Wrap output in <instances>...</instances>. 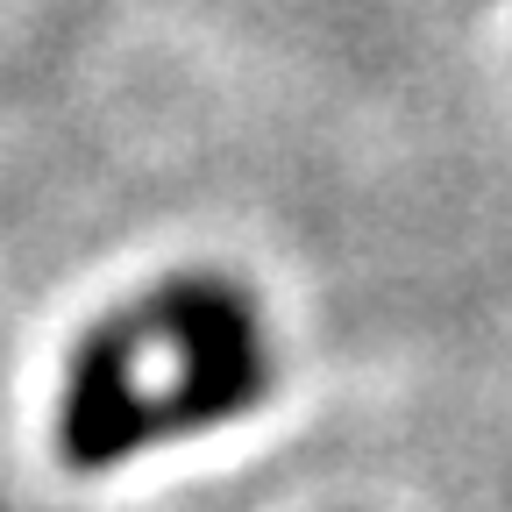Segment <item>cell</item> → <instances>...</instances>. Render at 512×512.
<instances>
[{
  "instance_id": "obj_1",
  "label": "cell",
  "mask_w": 512,
  "mask_h": 512,
  "mask_svg": "<svg viewBox=\"0 0 512 512\" xmlns=\"http://www.w3.org/2000/svg\"><path fill=\"white\" fill-rule=\"evenodd\" d=\"M136 313H143L150 342L178 349V377L157 406V441L235 420L271 392V356H264L256 306L228 278H164Z\"/></svg>"
},
{
  "instance_id": "obj_2",
  "label": "cell",
  "mask_w": 512,
  "mask_h": 512,
  "mask_svg": "<svg viewBox=\"0 0 512 512\" xmlns=\"http://www.w3.org/2000/svg\"><path fill=\"white\" fill-rule=\"evenodd\" d=\"M136 356H143L136 313L100 320V328L72 349L64 406H57V448H64V463H72V470H114V463H128L150 441Z\"/></svg>"
}]
</instances>
